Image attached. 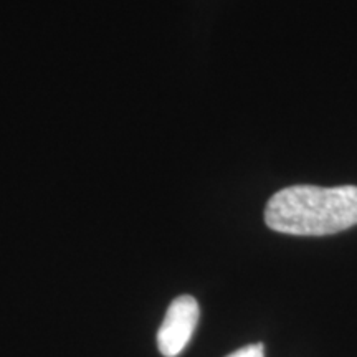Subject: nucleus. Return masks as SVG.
Here are the masks:
<instances>
[{"mask_svg":"<svg viewBox=\"0 0 357 357\" xmlns=\"http://www.w3.org/2000/svg\"><path fill=\"white\" fill-rule=\"evenodd\" d=\"M200 307L195 298L184 294L169 305L158 331V347L164 357H177L189 344L199 324Z\"/></svg>","mask_w":357,"mask_h":357,"instance_id":"2","label":"nucleus"},{"mask_svg":"<svg viewBox=\"0 0 357 357\" xmlns=\"http://www.w3.org/2000/svg\"><path fill=\"white\" fill-rule=\"evenodd\" d=\"M265 222L271 230L323 236L357 225V185H291L268 200Z\"/></svg>","mask_w":357,"mask_h":357,"instance_id":"1","label":"nucleus"},{"mask_svg":"<svg viewBox=\"0 0 357 357\" xmlns=\"http://www.w3.org/2000/svg\"><path fill=\"white\" fill-rule=\"evenodd\" d=\"M227 357H265V347H263L261 342H257V344L245 346L242 349L231 352Z\"/></svg>","mask_w":357,"mask_h":357,"instance_id":"3","label":"nucleus"}]
</instances>
